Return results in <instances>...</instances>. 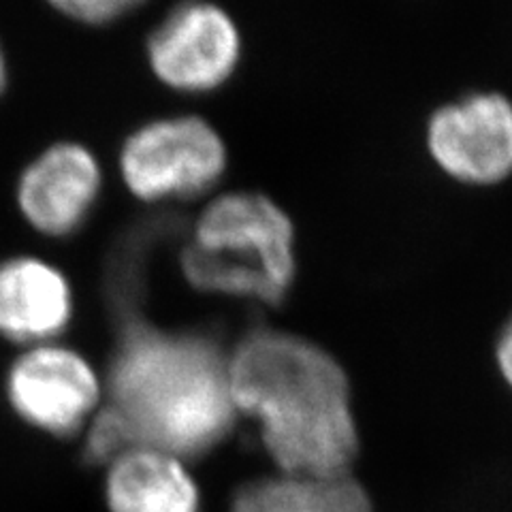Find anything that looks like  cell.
<instances>
[{"instance_id":"obj_12","label":"cell","mask_w":512,"mask_h":512,"mask_svg":"<svg viewBox=\"0 0 512 512\" xmlns=\"http://www.w3.org/2000/svg\"><path fill=\"white\" fill-rule=\"evenodd\" d=\"M56 11L90 26L116 22L141 7L146 0H47Z\"/></svg>"},{"instance_id":"obj_2","label":"cell","mask_w":512,"mask_h":512,"mask_svg":"<svg viewBox=\"0 0 512 512\" xmlns=\"http://www.w3.org/2000/svg\"><path fill=\"white\" fill-rule=\"evenodd\" d=\"M237 414L259 427L280 474L338 476L359 451L350 384L327 350L278 329H252L229 355Z\"/></svg>"},{"instance_id":"obj_11","label":"cell","mask_w":512,"mask_h":512,"mask_svg":"<svg viewBox=\"0 0 512 512\" xmlns=\"http://www.w3.org/2000/svg\"><path fill=\"white\" fill-rule=\"evenodd\" d=\"M231 512H372V502L348 474H278L239 487Z\"/></svg>"},{"instance_id":"obj_3","label":"cell","mask_w":512,"mask_h":512,"mask_svg":"<svg viewBox=\"0 0 512 512\" xmlns=\"http://www.w3.org/2000/svg\"><path fill=\"white\" fill-rule=\"evenodd\" d=\"M180 261L201 293L278 306L297 274L293 222L263 195L229 192L201 212Z\"/></svg>"},{"instance_id":"obj_6","label":"cell","mask_w":512,"mask_h":512,"mask_svg":"<svg viewBox=\"0 0 512 512\" xmlns=\"http://www.w3.org/2000/svg\"><path fill=\"white\" fill-rule=\"evenodd\" d=\"M5 393L11 410L32 429L73 438L99 406L101 380L79 352L45 344L13 361Z\"/></svg>"},{"instance_id":"obj_8","label":"cell","mask_w":512,"mask_h":512,"mask_svg":"<svg viewBox=\"0 0 512 512\" xmlns=\"http://www.w3.org/2000/svg\"><path fill=\"white\" fill-rule=\"evenodd\" d=\"M103 175L96 156L79 143H56L24 169L18 205L32 229L69 237L84 227L101 197Z\"/></svg>"},{"instance_id":"obj_5","label":"cell","mask_w":512,"mask_h":512,"mask_svg":"<svg viewBox=\"0 0 512 512\" xmlns=\"http://www.w3.org/2000/svg\"><path fill=\"white\" fill-rule=\"evenodd\" d=\"M152 73L167 88L203 94L229 82L242 60V35L231 15L207 0H184L148 37Z\"/></svg>"},{"instance_id":"obj_13","label":"cell","mask_w":512,"mask_h":512,"mask_svg":"<svg viewBox=\"0 0 512 512\" xmlns=\"http://www.w3.org/2000/svg\"><path fill=\"white\" fill-rule=\"evenodd\" d=\"M495 359H498L500 374L504 376V380L510 384V389H512V318L508 320L506 327L500 333L498 346H495Z\"/></svg>"},{"instance_id":"obj_4","label":"cell","mask_w":512,"mask_h":512,"mask_svg":"<svg viewBox=\"0 0 512 512\" xmlns=\"http://www.w3.org/2000/svg\"><path fill=\"white\" fill-rule=\"evenodd\" d=\"M120 171L141 201L192 199L220 182L227 171V148L203 118H160L126 137Z\"/></svg>"},{"instance_id":"obj_10","label":"cell","mask_w":512,"mask_h":512,"mask_svg":"<svg viewBox=\"0 0 512 512\" xmlns=\"http://www.w3.org/2000/svg\"><path fill=\"white\" fill-rule=\"evenodd\" d=\"M105 502L109 512H201L184 461L154 448H131L107 463Z\"/></svg>"},{"instance_id":"obj_1","label":"cell","mask_w":512,"mask_h":512,"mask_svg":"<svg viewBox=\"0 0 512 512\" xmlns=\"http://www.w3.org/2000/svg\"><path fill=\"white\" fill-rule=\"evenodd\" d=\"M107 402L88 425L82 459L107 466L131 448L182 461L210 455L237 423L229 355L201 331H167L139 312L116 318Z\"/></svg>"},{"instance_id":"obj_14","label":"cell","mask_w":512,"mask_h":512,"mask_svg":"<svg viewBox=\"0 0 512 512\" xmlns=\"http://www.w3.org/2000/svg\"><path fill=\"white\" fill-rule=\"evenodd\" d=\"M7 82H9V67H7V58H5V52H3V45H0V94L5 92Z\"/></svg>"},{"instance_id":"obj_9","label":"cell","mask_w":512,"mask_h":512,"mask_svg":"<svg viewBox=\"0 0 512 512\" xmlns=\"http://www.w3.org/2000/svg\"><path fill=\"white\" fill-rule=\"evenodd\" d=\"M73 291L67 276L37 256H13L0 263V338L45 346L67 331Z\"/></svg>"},{"instance_id":"obj_7","label":"cell","mask_w":512,"mask_h":512,"mask_svg":"<svg viewBox=\"0 0 512 512\" xmlns=\"http://www.w3.org/2000/svg\"><path fill=\"white\" fill-rule=\"evenodd\" d=\"M427 150L455 182H504L512 175V103L498 92H476L442 105L429 118Z\"/></svg>"}]
</instances>
